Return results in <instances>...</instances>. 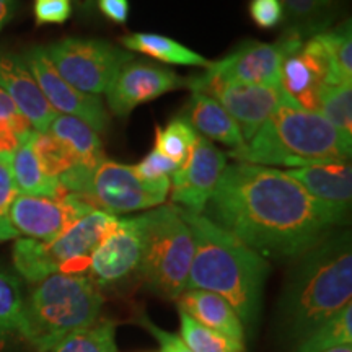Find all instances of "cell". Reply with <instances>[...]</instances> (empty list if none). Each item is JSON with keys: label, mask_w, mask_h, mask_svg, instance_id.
Here are the masks:
<instances>
[{"label": "cell", "mask_w": 352, "mask_h": 352, "mask_svg": "<svg viewBox=\"0 0 352 352\" xmlns=\"http://www.w3.org/2000/svg\"><path fill=\"white\" fill-rule=\"evenodd\" d=\"M47 131L67 145L70 152L76 155L78 165L94 166L104 158L103 142L98 132L78 118L57 114Z\"/></svg>", "instance_id": "cb8c5ba5"}, {"label": "cell", "mask_w": 352, "mask_h": 352, "mask_svg": "<svg viewBox=\"0 0 352 352\" xmlns=\"http://www.w3.org/2000/svg\"><path fill=\"white\" fill-rule=\"evenodd\" d=\"M316 202H320L338 226L347 222L352 201V166L349 162H327L285 171Z\"/></svg>", "instance_id": "ac0fdd59"}, {"label": "cell", "mask_w": 352, "mask_h": 352, "mask_svg": "<svg viewBox=\"0 0 352 352\" xmlns=\"http://www.w3.org/2000/svg\"><path fill=\"white\" fill-rule=\"evenodd\" d=\"M248 10L254 25L263 30L276 28L285 19L284 7L280 0H252Z\"/></svg>", "instance_id": "d590c367"}, {"label": "cell", "mask_w": 352, "mask_h": 352, "mask_svg": "<svg viewBox=\"0 0 352 352\" xmlns=\"http://www.w3.org/2000/svg\"><path fill=\"white\" fill-rule=\"evenodd\" d=\"M186 78L162 65L132 59L120 70L107 90V103L114 116L124 118L140 104L179 90Z\"/></svg>", "instance_id": "e0dca14e"}, {"label": "cell", "mask_w": 352, "mask_h": 352, "mask_svg": "<svg viewBox=\"0 0 352 352\" xmlns=\"http://www.w3.org/2000/svg\"><path fill=\"white\" fill-rule=\"evenodd\" d=\"M192 253L191 228L176 206H162L147 212L139 274L152 292L168 300L182 296L186 290Z\"/></svg>", "instance_id": "52a82bcc"}, {"label": "cell", "mask_w": 352, "mask_h": 352, "mask_svg": "<svg viewBox=\"0 0 352 352\" xmlns=\"http://www.w3.org/2000/svg\"><path fill=\"white\" fill-rule=\"evenodd\" d=\"M204 210L263 258H298L338 227L285 171L243 162L226 166Z\"/></svg>", "instance_id": "6da1fadb"}, {"label": "cell", "mask_w": 352, "mask_h": 352, "mask_svg": "<svg viewBox=\"0 0 352 352\" xmlns=\"http://www.w3.org/2000/svg\"><path fill=\"white\" fill-rule=\"evenodd\" d=\"M116 222V215L94 209L51 241L19 239L13 245V266L32 284L57 272L82 274L88 270L91 253Z\"/></svg>", "instance_id": "8992f818"}, {"label": "cell", "mask_w": 352, "mask_h": 352, "mask_svg": "<svg viewBox=\"0 0 352 352\" xmlns=\"http://www.w3.org/2000/svg\"><path fill=\"white\" fill-rule=\"evenodd\" d=\"M0 88L10 96L34 131L50 129L57 113L47 103L23 57L7 52L0 54Z\"/></svg>", "instance_id": "d6986e66"}, {"label": "cell", "mask_w": 352, "mask_h": 352, "mask_svg": "<svg viewBox=\"0 0 352 352\" xmlns=\"http://www.w3.org/2000/svg\"><path fill=\"white\" fill-rule=\"evenodd\" d=\"M72 15L70 0H36L34 19L38 25H60Z\"/></svg>", "instance_id": "8d00e7d4"}, {"label": "cell", "mask_w": 352, "mask_h": 352, "mask_svg": "<svg viewBox=\"0 0 352 352\" xmlns=\"http://www.w3.org/2000/svg\"><path fill=\"white\" fill-rule=\"evenodd\" d=\"M28 140L44 173L52 178L59 179L70 168L78 165L76 155L70 152L67 145L52 135L50 131H33Z\"/></svg>", "instance_id": "83f0119b"}, {"label": "cell", "mask_w": 352, "mask_h": 352, "mask_svg": "<svg viewBox=\"0 0 352 352\" xmlns=\"http://www.w3.org/2000/svg\"><path fill=\"white\" fill-rule=\"evenodd\" d=\"M179 310L188 314L197 323L233 340H245V327L240 316L226 298L208 290L186 289L176 298Z\"/></svg>", "instance_id": "ffe728a7"}, {"label": "cell", "mask_w": 352, "mask_h": 352, "mask_svg": "<svg viewBox=\"0 0 352 352\" xmlns=\"http://www.w3.org/2000/svg\"><path fill=\"white\" fill-rule=\"evenodd\" d=\"M122 47L140 52L165 64L186 65V67H206L210 63L204 56L189 50L184 44L157 33H131L121 38Z\"/></svg>", "instance_id": "7402d4cb"}, {"label": "cell", "mask_w": 352, "mask_h": 352, "mask_svg": "<svg viewBox=\"0 0 352 352\" xmlns=\"http://www.w3.org/2000/svg\"><path fill=\"white\" fill-rule=\"evenodd\" d=\"M76 2L83 8H90L91 3H94V0H76Z\"/></svg>", "instance_id": "7bdbcfd3"}, {"label": "cell", "mask_w": 352, "mask_h": 352, "mask_svg": "<svg viewBox=\"0 0 352 352\" xmlns=\"http://www.w3.org/2000/svg\"><path fill=\"white\" fill-rule=\"evenodd\" d=\"M178 314L179 323H182L179 338L192 352H245L243 341L233 340V338L197 323L179 308Z\"/></svg>", "instance_id": "f1b7e54d"}, {"label": "cell", "mask_w": 352, "mask_h": 352, "mask_svg": "<svg viewBox=\"0 0 352 352\" xmlns=\"http://www.w3.org/2000/svg\"><path fill=\"white\" fill-rule=\"evenodd\" d=\"M21 57L56 113L78 118L96 132L108 131L109 114L100 96L83 94L65 82L47 59L44 47H32Z\"/></svg>", "instance_id": "5bb4252c"}, {"label": "cell", "mask_w": 352, "mask_h": 352, "mask_svg": "<svg viewBox=\"0 0 352 352\" xmlns=\"http://www.w3.org/2000/svg\"><path fill=\"white\" fill-rule=\"evenodd\" d=\"M351 152V138L341 134L320 113L307 111L284 95L256 134L228 155L243 164L298 168L327 162H347Z\"/></svg>", "instance_id": "277c9868"}, {"label": "cell", "mask_w": 352, "mask_h": 352, "mask_svg": "<svg viewBox=\"0 0 352 352\" xmlns=\"http://www.w3.org/2000/svg\"><path fill=\"white\" fill-rule=\"evenodd\" d=\"M25 140L10 124L0 122V164L10 165L13 155Z\"/></svg>", "instance_id": "f35d334b"}, {"label": "cell", "mask_w": 352, "mask_h": 352, "mask_svg": "<svg viewBox=\"0 0 352 352\" xmlns=\"http://www.w3.org/2000/svg\"><path fill=\"white\" fill-rule=\"evenodd\" d=\"M197 135L199 134L186 116H176L165 127L155 129V148L179 168L195 147Z\"/></svg>", "instance_id": "4dcf8cb0"}, {"label": "cell", "mask_w": 352, "mask_h": 352, "mask_svg": "<svg viewBox=\"0 0 352 352\" xmlns=\"http://www.w3.org/2000/svg\"><path fill=\"white\" fill-rule=\"evenodd\" d=\"M142 324L153 334V338H155V340L158 341V344H160L162 352H192L182 341V338L176 336V334H173V333H168V331H165V329H160L158 327H155V324H153L151 320L145 318V316H142Z\"/></svg>", "instance_id": "ab89813d"}, {"label": "cell", "mask_w": 352, "mask_h": 352, "mask_svg": "<svg viewBox=\"0 0 352 352\" xmlns=\"http://www.w3.org/2000/svg\"><path fill=\"white\" fill-rule=\"evenodd\" d=\"M0 122L10 124L23 139H28L34 131L30 121L19 111V108L2 88H0Z\"/></svg>", "instance_id": "74e56055"}, {"label": "cell", "mask_w": 352, "mask_h": 352, "mask_svg": "<svg viewBox=\"0 0 352 352\" xmlns=\"http://www.w3.org/2000/svg\"><path fill=\"white\" fill-rule=\"evenodd\" d=\"M94 209L85 199L69 191L57 197L16 195L8 219L16 233L25 235V239L51 241Z\"/></svg>", "instance_id": "4fadbf2b"}, {"label": "cell", "mask_w": 352, "mask_h": 352, "mask_svg": "<svg viewBox=\"0 0 352 352\" xmlns=\"http://www.w3.org/2000/svg\"><path fill=\"white\" fill-rule=\"evenodd\" d=\"M178 210L195 243L186 289L208 290L226 298L243 327L253 328L261 311L270 263L204 214Z\"/></svg>", "instance_id": "7a4b0ae2"}, {"label": "cell", "mask_w": 352, "mask_h": 352, "mask_svg": "<svg viewBox=\"0 0 352 352\" xmlns=\"http://www.w3.org/2000/svg\"><path fill=\"white\" fill-rule=\"evenodd\" d=\"M318 113L341 134L352 139V83L324 87L318 98Z\"/></svg>", "instance_id": "d6a6232c"}, {"label": "cell", "mask_w": 352, "mask_h": 352, "mask_svg": "<svg viewBox=\"0 0 352 352\" xmlns=\"http://www.w3.org/2000/svg\"><path fill=\"white\" fill-rule=\"evenodd\" d=\"M8 168L12 171L13 182H15L19 195L38 196V197H57L64 195L67 189L57 178L44 173L39 165L36 155H34L32 144L26 139L20 145L19 151L13 155Z\"/></svg>", "instance_id": "603a6c76"}, {"label": "cell", "mask_w": 352, "mask_h": 352, "mask_svg": "<svg viewBox=\"0 0 352 352\" xmlns=\"http://www.w3.org/2000/svg\"><path fill=\"white\" fill-rule=\"evenodd\" d=\"M132 168H134L135 175H138L142 182L155 183L162 182V179H170V176L175 173L178 165L153 147L152 151L148 152L138 165L132 166Z\"/></svg>", "instance_id": "836d02e7"}, {"label": "cell", "mask_w": 352, "mask_h": 352, "mask_svg": "<svg viewBox=\"0 0 352 352\" xmlns=\"http://www.w3.org/2000/svg\"><path fill=\"white\" fill-rule=\"evenodd\" d=\"M2 241H6V239H3V236H2V233H0V243H2Z\"/></svg>", "instance_id": "f6af8a7d"}, {"label": "cell", "mask_w": 352, "mask_h": 352, "mask_svg": "<svg viewBox=\"0 0 352 352\" xmlns=\"http://www.w3.org/2000/svg\"><path fill=\"white\" fill-rule=\"evenodd\" d=\"M69 192L80 196L91 208L118 215L157 208L170 191V179L142 182L131 165L104 157L94 166L77 165L59 178Z\"/></svg>", "instance_id": "ba28073f"}, {"label": "cell", "mask_w": 352, "mask_h": 352, "mask_svg": "<svg viewBox=\"0 0 352 352\" xmlns=\"http://www.w3.org/2000/svg\"><path fill=\"white\" fill-rule=\"evenodd\" d=\"M186 87L192 91H201L212 96L222 104L239 124L245 144L259 131L272 111L284 98L280 87H259L246 83L223 82L210 77L208 74L191 77L186 80Z\"/></svg>", "instance_id": "8fae6325"}, {"label": "cell", "mask_w": 352, "mask_h": 352, "mask_svg": "<svg viewBox=\"0 0 352 352\" xmlns=\"http://www.w3.org/2000/svg\"><path fill=\"white\" fill-rule=\"evenodd\" d=\"M16 0H0V32L15 13Z\"/></svg>", "instance_id": "b9f144b4"}, {"label": "cell", "mask_w": 352, "mask_h": 352, "mask_svg": "<svg viewBox=\"0 0 352 352\" xmlns=\"http://www.w3.org/2000/svg\"><path fill=\"white\" fill-rule=\"evenodd\" d=\"M16 195H19V191H16L10 168L0 164V233L6 241L19 236V233L12 227L10 219H8V210H10V206Z\"/></svg>", "instance_id": "e575fe53"}, {"label": "cell", "mask_w": 352, "mask_h": 352, "mask_svg": "<svg viewBox=\"0 0 352 352\" xmlns=\"http://www.w3.org/2000/svg\"><path fill=\"white\" fill-rule=\"evenodd\" d=\"M96 6L108 20L118 25H124L129 19V2L127 0H96Z\"/></svg>", "instance_id": "60d3db41"}, {"label": "cell", "mask_w": 352, "mask_h": 352, "mask_svg": "<svg viewBox=\"0 0 352 352\" xmlns=\"http://www.w3.org/2000/svg\"><path fill=\"white\" fill-rule=\"evenodd\" d=\"M101 307L103 296L90 277L57 272L34 284L20 334L38 352H50L69 334L98 323Z\"/></svg>", "instance_id": "5b68a950"}, {"label": "cell", "mask_w": 352, "mask_h": 352, "mask_svg": "<svg viewBox=\"0 0 352 352\" xmlns=\"http://www.w3.org/2000/svg\"><path fill=\"white\" fill-rule=\"evenodd\" d=\"M352 302L351 233H329L298 256L280 298V328L296 342Z\"/></svg>", "instance_id": "3957f363"}, {"label": "cell", "mask_w": 352, "mask_h": 352, "mask_svg": "<svg viewBox=\"0 0 352 352\" xmlns=\"http://www.w3.org/2000/svg\"><path fill=\"white\" fill-rule=\"evenodd\" d=\"M145 226L147 212L138 217L118 219L116 226L100 241L88 263L87 276L96 287H116L139 272Z\"/></svg>", "instance_id": "30bf717a"}, {"label": "cell", "mask_w": 352, "mask_h": 352, "mask_svg": "<svg viewBox=\"0 0 352 352\" xmlns=\"http://www.w3.org/2000/svg\"><path fill=\"white\" fill-rule=\"evenodd\" d=\"M44 51L65 82L96 96L107 94L120 70L134 59L131 52L103 39L64 38Z\"/></svg>", "instance_id": "9c48e42d"}, {"label": "cell", "mask_w": 352, "mask_h": 352, "mask_svg": "<svg viewBox=\"0 0 352 352\" xmlns=\"http://www.w3.org/2000/svg\"><path fill=\"white\" fill-rule=\"evenodd\" d=\"M300 33L287 32L276 43H241L235 51L210 63L206 74L223 82L246 83L259 87H280V65ZM307 38V36H303Z\"/></svg>", "instance_id": "7c38bea8"}, {"label": "cell", "mask_w": 352, "mask_h": 352, "mask_svg": "<svg viewBox=\"0 0 352 352\" xmlns=\"http://www.w3.org/2000/svg\"><path fill=\"white\" fill-rule=\"evenodd\" d=\"M186 118L195 129L202 132V138L215 140L232 151H239L245 145L239 124L212 96L192 91Z\"/></svg>", "instance_id": "44dd1931"}, {"label": "cell", "mask_w": 352, "mask_h": 352, "mask_svg": "<svg viewBox=\"0 0 352 352\" xmlns=\"http://www.w3.org/2000/svg\"><path fill=\"white\" fill-rule=\"evenodd\" d=\"M333 85L331 69L318 34L298 38L280 65V88L298 107L318 113L321 90Z\"/></svg>", "instance_id": "9a60e30c"}, {"label": "cell", "mask_w": 352, "mask_h": 352, "mask_svg": "<svg viewBox=\"0 0 352 352\" xmlns=\"http://www.w3.org/2000/svg\"><path fill=\"white\" fill-rule=\"evenodd\" d=\"M285 19L289 21V32L300 33L302 36L327 30L336 10V0H280Z\"/></svg>", "instance_id": "d4e9b609"}, {"label": "cell", "mask_w": 352, "mask_h": 352, "mask_svg": "<svg viewBox=\"0 0 352 352\" xmlns=\"http://www.w3.org/2000/svg\"><path fill=\"white\" fill-rule=\"evenodd\" d=\"M318 34L321 46L331 69L334 83H352V30L351 20L342 21L340 26L323 30Z\"/></svg>", "instance_id": "484cf974"}, {"label": "cell", "mask_w": 352, "mask_h": 352, "mask_svg": "<svg viewBox=\"0 0 352 352\" xmlns=\"http://www.w3.org/2000/svg\"><path fill=\"white\" fill-rule=\"evenodd\" d=\"M25 323V298L19 277L0 267V340L21 333Z\"/></svg>", "instance_id": "f546056e"}, {"label": "cell", "mask_w": 352, "mask_h": 352, "mask_svg": "<svg viewBox=\"0 0 352 352\" xmlns=\"http://www.w3.org/2000/svg\"><path fill=\"white\" fill-rule=\"evenodd\" d=\"M116 324L100 320L94 327L69 334L50 352H116Z\"/></svg>", "instance_id": "1f68e13d"}, {"label": "cell", "mask_w": 352, "mask_h": 352, "mask_svg": "<svg viewBox=\"0 0 352 352\" xmlns=\"http://www.w3.org/2000/svg\"><path fill=\"white\" fill-rule=\"evenodd\" d=\"M327 352H352V346L336 347V349H331V351H327Z\"/></svg>", "instance_id": "ee69618b"}, {"label": "cell", "mask_w": 352, "mask_h": 352, "mask_svg": "<svg viewBox=\"0 0 352 352\" xmlns=\"http://www.w3.org/2000/svg\"><path fill=\"white\" fill-rule=\"evenodd\" d=\"M352 342V303L324 321L296 346L294 352H327Z\"/></svg>", "instance_id": "4316f807"}, {"label": "cell", "mask_w": 352, "mask_h": 352, "mask_svg": "<svg viewBox=\"0 0 352 352\" xmlns=\"http://www.w3.org/2000/svg\"><path fill=\"white\" fill-rule=\"evenodd\" d=\"M227 166V157L209 139L197 135L186 162L170 176L173 204L192 214H202Z\"/></svg>", "instance_id": "2e32d148"}]
</instances>
